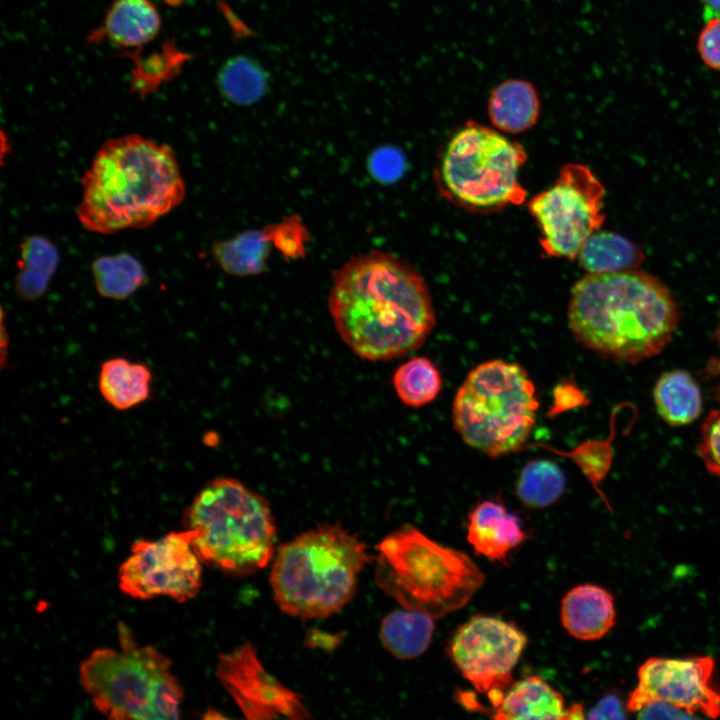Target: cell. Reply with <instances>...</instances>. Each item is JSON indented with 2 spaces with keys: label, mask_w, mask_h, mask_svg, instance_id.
<instances>
[{
  "label": "cell",
  "mask_w": 720,
  "mask_h": 720,
  "mask_svg": "<svg viewBox=\"0 0 720 720\" xmlns=\"http://www.w3.org/2000/svg\"><path fill=\"white\" fill-rule=\"evenodd\" d=\"M328 308L341 339L370 361H387L418 349L436 321L423 277L380 250L353 256L333 272Z\"/></svg>",
  "instance_id": "6da1fadb"
},
{
  "label": "cell",
  "mask_w": 720,
  "mask_h": 720,
  "mask_svg": "<svg viewBox=\"0 0 720 720\" xmlns=\"http://www.w3.org/2000/svg\"><path fill=\"white\" fill-rule=\"evenodd\" d=\"M568 326L586 348L607 358L637 364L671 342L679 310L655 276L627 269L587 273L572 287Z\"/></svg>",
  "instance_id": "7a4b0ae2"
},
{
  "label": "cell",
  "mask_w": 720,
  "mask_h": 720,
  "mask_svg": "<svg viewBox=\"0 0 720 720\" xmlns=\"http://www.w3.org/2000/svg\"><path fill=\"white\" fill-rule=\"evenodd\" d=\"M81 184L78 219L86 230L102 234L146 228L186 193L174 151L139 134L106 141Z\"/></svg>",
  "instance_id": "3957f363"
},
{
  "label": "cell",
  "mask_w": 720,
  "mask_h": 720,
  "mask_svg": "<svg viewBox=\"0 0 720 720\" xmlns=\"http://www.w3.org/2000/svg\"><path fill=\"white\" fill-rule=\"evenodd\" d=\"M368 560L365 544L341 527L304 532L277 552L270 576L274 599L289 615L327 617L351 600Z\"/></svg>",
  "instance_id": "277c9868"
},
{
  "label": "cell",
  "mask_w": 720,
  "mask_h": 720,
  "mask_svg": "<svg viewBox=\"0 0 720 720\" xmlns=\"http://www.w3.org/2000/svg\"><path fill=\"white\" fill-rule=\"evenodd\" d=\"M376 549L377 586L403 608L434 619L464 607L485 579L468 555L410 524L384 537Z\"/></svg>",
  "instance_id": "5b68a950"
},
{
  "label": "cell",
  "mask_w": 720,
  "mask_h": 720,
  "mask_svg": "<svg viewBox=\"0 0 720 720\" xmlns=\"http://www.w3.org/2000/svg\"><path fill=\"white\" fill-rule=\"evenodd\" d=\"M202 563L246 575L270 561L276 527L267 500L234 478L209 481L184 512Z\"/></svg>",
  "instance_id": "8992f818"
},
{
  "label": "cell",
  "mask_w": 720,
  "mask_h": 720,
  "mask_svg": "<svg viewBox=\"0 0 720 720\" xmlns=\"http://www.w3.org/2000/svg\"><path fill=\"white\" fill-rule=\"evenodd\" d=\"M118 636L120 649H96L80 665V683L96 709L115 720L180 718L183 689L170 659L139 645L123 623Z\"/></svg>",
  "instance_id": "52a82bcc"
},
{
  "label": "cell",
  "mask_w": 720,
  "mask_h": 720,
  "mask_svg": "<svg viewBox=\"0 0 720 720\" xmlns=\"http://www.w3.org/2000/svg\"><path fill=\"white\" fill-rule=\"evenodd\" d=\"M538 409L526 370L518 363L494 359L469 371L455 393L452 421L469 447L497 458L525 445Z\"/></svg>",
  "instance_id": "ba28073f"
},
{
  "label": "cell",
  "mask_w": 720,
  "mask_h": 720,
  "mask_svg": "<svg viewBox=\"0 0 720 720\" xmlns=\"http://www.w3.org/2000/svg\"><path fill=\"white\" fill-rule=\"evenodd\" d=\"M526 161L521 143L495 128L468 121L445 145L434 179L450 202L489 213L525 201L527 192L518 174Z\"/></svg>",
  "instance_id": "9c48e42d"
},
{
  "label": "cell",
  "mask_w": 720,
  "mask_h": 720,
  "mask_svg": "<svg viewBox=\"0 0 720 720\" xmlns=\"http://www.w3.org/2000/svg\"><path fill=\"white\" fill-rule=\"evenodd\" d=\"M604 186L591 169L579 163L561 167L554 184L532 197L528 211L540 231L543 252L573 260L602 225Z\"/></svg>",
  "instance_id": "30bf717a"
},
{
  "label": "cell",
  "mask_w": 720,
  "mask_h": 720,
  "mask_svg": "<svg viewBox=\"0 0 720 720\" xmlns=\"http://www.w3.org/2000/svg\"><path fill=\"white\" fill-rule=\"evenodd\" d=\"M201 563L189 529L156 540H137L119 568V587L134 599L165 596L185 602L201 588Z\"/></svg>",
  "instance_id": "8fae6325"
},
{
  "label": "cell",
  "mask_w": 720,
  "mask_h": 720,
  "mask_svg": "<svg viewBox=\"0 0 720 720\" xmlns=\"http://www.w3.org/2000/svg\"><path fill=\"white\" fill-rule=\"evenodd\" d=\"M515 625L491 616H474L456 631L450 656L462 676L487 694L492 707L512 684V672L527 644Z\"/></svg>",
  "instance_id": "7c38bea8"
},
{
  "label": "cell",
  "mask_w": 720,
  "mask_h": 720,
  "mask_svg": "<svg viewBox=\"0 0 720 720\" xmlns=\"http://www.w3.org/2000/svg\"><path fill=\"white\" fill-rule=\"evenodd\" d=\"M715 662L708 656L651 657L638 669V682L626 707L635 712L651 700L665 701L696 717L720 716V690L713 682Z\"/></svg>",
  "instance_id": "4fadbf2b"
},
{
  "label": "cell",
  "mask_w": 720,
  "mask_h": 720,
  "mask_svg": "<svg viewBox=\"0 0 720 720\" xmlns=\"http://www.w3.org/2000/svg\"><path fill=\"white\" fill-rule=\"evenodd\" d=\"M216 677L249 719H306L300 696L269 674L245 642L218 657Z\"/></svg>",
  "instance_id": "5bb4252c"
},
{
  "label": "cell",
  "mask_w": 720,
  "mask_h": 720,
  "mask_svg": "<svg viewBox=\"0 0 720 720\" xmlns=\"http://www.w3.org/2000/svg\"><path fill=\"white\" fill-rule=\"evenodd\" d=\"M561 622L576 639L590 641L604 637L615 626L614 598L595 584L573 587L561 602Z\"/></svg>",
  "instance_id": "9a60e30c"
},
{
  "label": "cell",
  "mask_w": 720,
  "mask_h": 720,
  "mask_svg": "<svg viewBox=\"0 0 720 720\" xmlns=\"http://www.w3.org/2000/svg\"><path fill=\"white\" fill-rule=\"evenodd\" d=\"M467 539L474 550L493 561H503L525 539L520 519L504 505L486 500L468 517Z\"/></svg>",
  "instance_id": "2e32d148"
},
{
  "label": "cell",
  "mask_w": 720,
  "mask_h": 720,
  "mask_svg": "<svg viewBox=\"0 0 720 720\" xmlns=\"http://www.w3.org/2000/svg\"><path fill=\"white\" fill-rule=\"evenodd\" d=\"M541 103L534 85L524 79H507L490 92L487 113L491 124L507 134L523 133L540 116Z\"/></svg>",
  "instance_id": "e0dca14e"
},
{
  "label": "cell",
  "mask_w": 720,
  "mask_h": 720,
  "mask_svg": "<svg viewBox=\"0 0 720 720\" xmlns=\"http://www.w3.org/2000/svg\"><path fill=\"white\" fill-rule=\"evenodd\" d=\"M562 695L538 676L512 683L493 708L495 719H567Z\"/></svg>",
  "instance_id": "ac0fdd59"
},
{
  "label": "cell",
  "mask_w": 720,
  "mask_h": 720,
  "mask_svg": "<svg viewBox=\"0 0 720 720\" xmlns=\"http://www.w3.org/2000/svg\"><path fill=\"white\" fill-rule=\"evenodd\" d=\"M160 29V13L151 0H115L106 13L103 34L120 48L134 49L151 42Z\"/></svg>",
  "instance_id": "d6986e66"
},
{
  "label": "cell",
  "mask_w": 720,
  "mask_h": 720,
  "mask_svg": "<svg viewBox=\"0 0 720 720\" xmlns=\"http://www.w3.org/2000/svg\"><path fill=\"white\" fill-rule=\"evenodd\" d=\"M652 394L658 415L670 426L691 424L702 413L701 389L685 370L674 369L662 373Z\"/></svg>",
  "instance_id": "ffe728a7"
},
{
  "label": "cell",
  "mask_w": 720,
  "mask_h": 720,
  "mask_svg": "<svg viewBox=\"0 0 720 720\" xmlns=\"http://www.w3.org/2000/svg\"><path fill=\"white\" fill-rule=\"evenodd\" d=\"M272 245V225H267L215 243L212 253L224 272L240 277L255 276L264 272Z\"/></svg>",
  "instance_id": "44dd1931"
},
{
  "label": "cell",
  "mask_w": 720,
  "mask_h": 720,
  "mask_svg": "<svg viewBox=\"0 0 720 720\" xmlns=\"http://www.w3.org/2000/svg\"><path fill=\"white\" fill-rule=\"evenodd\" d=\"M151 379V371L146 365L113 358L101 366L99 390L112 407L127 410L149 398Z\"/></svg>",
  "instance_id": "7402d4cb"
},
{
  "label": "cell",
  "mask_w": 720,
  "mask_h": 720,
  "mask_svg": "<svg viewBox=\"0 0 720 720\" xmlns=\"http://www.w3.org/2000/svg\"><path fill=\"white\" fill-rule=\"evenodd\" d=\"M434 618L414 610H395L386 615L380 626V640L384 647L400 659H412L429 647Z\"/></svg>",
  "instance_id": "603a6c76"
},
{
  "label": "cell",
  "mask_w": 720,
  "mask_h": 720,
  "mask_svg": "<svg viewBox=\"0 0 720 720\" xmlns=\"http://www.w3.org/2000/svg\"><path fill=\"white\" fill-rule=\"evenodd\" d=\"M59 263L54 244L38 235L26 237L20 245L19 272L15 290L25 300H35L47 290Z\"/></svg>",
  "instance_id": "cb8c5ba5"
},
{
  "label": "cell",
  "mask_w": 720,
  "mask_h": 720,
  "mask_svg": "<svg viewBox=\"0 0 720 720\" xmlns=\"http://www.w3.org/2000/svg\"><path fill=\"white\" fill-rule=\"evenodd\" d=\"M577 258L587 273H603L635 269L644 256L629 239L597 230L582 245Z\"/></svg>",
  "instance_id": "d4e9b609"
},
{
  "label": "cell",
  "mask_w": 720,
  "mask_h": 720,
  "mask_svg": "<svg viewBox=\"0 0 720 720\" xmlns=\"http://www.w3.org/2000/svg\"><path fill=\"white\" fill-rule=\"evenodd\" d=\"M92 274L98 293L114 300L129 297L148 279L140 261L128 253L96 258L92 263Z\"/></svg>",
  "instance_id": "484cf974"
},
{
  "label": "cell",
  "mask_w": 720,
  "mask_h": 720,
  "mask_svg": "<svg viewBox=\"0 0 720 720\" xmlns=\"http://www.w3.org/2000/svg\"><path fill=\"white\" fill-rule=\"evenodd\" d=\"M392 381L401 402L413 408L431 403L442 388L440 371L430 359L421 356L401 364Z\"/></svg>",
  "instance_id": "4316f807"
},
{
  "label": "cell",
  "mask_w": 720,
  "mask_h": 720,
  "mask_svg": "<svg viewBox=\"0 0 720 720\" xmlns=\"http://www.w3.org/2000/svg\"><path fill=\"white\" fill-rule=\"evenodd\" d=\"M566 479L561 468L547 459L528 462L521 470L516 493L530 508H545L554 504L564 493Z\"/></svg>",
  "instance_id": "83f0119b"
},
{
  "label": "cell",
  "mask_w": 720,
  "mask_h": 720,
  "mask_svg": "<svg viewBox=\"0 0 720 720\" xmlns=\"http://www.w3.org/2000/svg\"><path fill=\"white\" fill-rule=\"evenodd\" d=\"M218 86L222 94L236 104H250L265 92L267 78L264 71L246 57L227 61L218 74Z\"/></svg>",
  "instance_id": "f1b7e54d"
},
{
  "label": "cell",
  "mask_w": 720,
  "mask_h": 720,
  "mask_svg": "<svg viewBox=\"0 0 720 720\" xmlns=\"http://www.w3.org/2000/svg\"><path fill=\"white\" fill-rule=\"evenodd\" d=\"M273 245L288 260L297 259L305 255L308 231L302 224L299 216L293 215L284 218L280 223L271 224Z\"/></svg>",
  "instance_id": "f546056e"
},
{
  "label": "cell",
  "mask_w": 720,
  "mask_h": 720,
  "mask_svg": "<svg viewBox=\"0 0 720 720\" xmlns=\"http://www.w3.org/2000/svg\"><path fill=\"white\" fill-rule=\"evenodd\" d=\"M696 447L707 471L720 479V409L711 410L704 419Z\"/></svg>",
  "instance_id": "4dcf8cb0"
},
{
  "label": "cell",
  "mask_w": 720,
  "mask_h": 720,
  "mask_svg": "<svg viewBox=\"0 0 720 720\" xmlns=\"http://www.w3.org/2000/svg\"><path fill=\"white\" fill-rule=\"evenodd\" d=\"M404 158L393 147H381L368 159L370 174L378 181L390 183L396 181L404 171Z\"/></svg>",
  "instance_id": "1f68e13d"
},
{
  "label": "cell",
  "mask_w": 720,
  "mask_h": 720,
  "mask_svg": "<svg viewBox=\"0 0 720 720\" xmlns=\"http://www.w3.org/2000/svg\"><path fill=\"white\" fill-rule=\"evenodd\" d=\"M698 52L711 69L720 71V17L711 18L698 38Z\"/></svg>",
  "instance_id": "d6a6232c"
},
{
  "label": "cell",
  "mask_w": 720,
  "mask_h": 720,
  "mask_svg": "<svg viewBox=\"0 0 720 720\" xmlns=\"http://www.w3.org/2000/svg\"><path fill=\"white\" fill-rule=\"evenodd\" d=\"M641 719H687L696 716L661 700L644 703L634 712Z\"/></svg>",
  "instance_id": "836d02e7"
},
{
  "label": "cell",
  "mask_w": 720,
  "mask_h": 720,
  "mask_svg": "<svg viewBox=\"0 0 720 720\" xmlns=\"http://www.w3.org/2000/svg\"><path fill=\"white\" fill-rule=\"evenodd\" d=\"M628 712L622 699L615 693L602 697L596 705L588 711L589 719H624Z\"/></svg>",
  "instance_id": "e575fe53"
},
{
  "label": "cell",
  "mask_w": 720,
  "mask_h": 720,
  "mask_svg": "<svg viewBox=\"0 0 720 720\" xmlns=\"http://www.w3.org/2000/svg\"><path fill=\"white\" fill-rule=\"evenodd\" d=\"M714 338L717 350L705 365L704 375L710 385L712 397L720 403V316Z\"/></svg>",
  "instance_id": "d590c367"
},
{
  "label": "cell",
  "mask_w": 720,
  "mask_h": 720,
  "mask_svg": "<svg viewBox=\"0 0 720 720\" xmlns=\"http://www.w3.org/2000/svg\"><path fill=\"white\" fill-rule=\"evenodd\" d=\"M704 8V16L708 19L720 17V0H700Z\"/></svg>",
  "instance_id": "8d00e7d4"
}]
</instances>
